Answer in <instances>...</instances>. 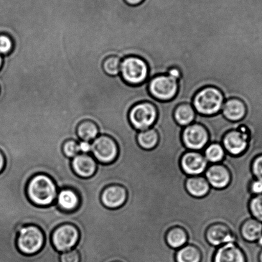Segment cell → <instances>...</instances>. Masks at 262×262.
<instances>
[{
  "label": "cell",
  "mask_w": 262,
  "mask_h": 262,
  "mask_svg": "<svg viewBox=\"0 0 262 262\" xmlns=\"http://www.w3.org/2000/svg\"><path fill=\"white\" fill-rule=\"evenodd\" d=\"M157 132L159 143L151 150L139 146V131L128 119L117 122L106 134L119 147L118 158L108 167L112 184L126 189V202L119 208L126 230L144 254L164 256L172 251L165 241L170 228H184L190 241L200 236L202 198L192 196L185 188L189 176L183 171L180 159L189 149L182 132L170 127Z\"/></svg>",
  "instance_id": "1"
},
{
  "label": "cell",
  "mask_w": 262,
  "mask_h": 262,
  "mask_svg": "<svg viewBox=\"0 0 262 262\" xmlns=\"http://www.w3.org/2000/svg\"><path fill=\"white\" fill-rule=\"evenodd\" d=\"M58 192L57 185L54 180L45 173L33 175L27 182L28 199L37 207H50L55 204Z\"/></svg>",
  "instance_id": "2"
},
{
  "label": "cell",
  "mask_w": 262,
  "mask_h": 262,
  "mask_svg": "<svg viewBox=\"0 0 262 262\" xmlns=\"http://www.w3.org/2000/svg\"><path fill=\"white\" fill-rule=\"evenodd\" d=\"M225 100L222 92L213 86H207L198 91L192 101L196 113L205 116L221 113Z\"/></svg>",
  "instance_id": "3"
},
{
  "label": "cell",
  "mask_w": 262,
  "mask_h": 262,
  "mask_svg": "<svg viewBox=\"0 0 262 262\" xmlns=\"http://www.w3.org/2000/svg\"><path fill=\"white\" fill-rule=\"evenodd\" d=\"M45 242L42 229L34 225H20L16 238V247L20 253L32 256L42 250Z\"/></svg>",
  "instance_id": "4"
},
{
  "label": "cell",
  "mask_w": 262,
  "mask_h": 262,
  "mask_svg": "<svg viewBox=\"0 0 262 262\" xmlns=\"http://www.w3.org/2000/svg\"><path fill=\"white\" fill-rule=\"evenodd\" d=\"M120 76L129 85H141L148 80L149 68L146 61L137 56H127L122 59Z\"/></svg>",
  "instance_id": "5"
},
{
  "label": "cell",
  "mask_w": 262,
  "mask_h": 262,
  "mask_svg": "<svg viewBox=\"0 0 262 262\" xmlns=\"http://www.w3.org/2000/svg\"><path fill=\"white\" fill-rule=\"evenodd\" d=\"M157 109L149 101L137 103L128 113V120L136 130L141 132L152 128L157 119Z\"/></svg>",
  "instance_id": "6"
},
{
  "label": "cell",
  "mask_w": 262,
  "mask_h": 262,
  "mask_svg": "<svg viewBox=\"0 0 262 262\" xmlns=\"http://www.w3.org/2000/svg\"><path fill=\"white\" fill-rule=\"evenodd\" d=\"M177 79L167 75H159L149 80L147 90L152 98L160 101L172 100L179 90V82Z\"/></svg>",
  "instance_id": "7"
},
{
  "label": "cell",
  "mask_w": 262,
  "mask_h": 262,
  "mask_svg": "<svg viewBox=\"0 0 262 262\" xmlns=\"http://www.w3.org/2000/svg\"><path fill=\"white\" fill-rule=\"evenodd\" d=\"M80 232L72 224H63L53 231L51 241L54 248L59 253L72 250L77 245Z\"/></svg>",
  "instance_id": "8"
},
{
  "label": "cell",
  "mask_w": 262,
  "mask_h": 262,
  "mask_svg": "<svg viewBox=\"0 0 262 262\" xmlns=\"http://www.w3.org/2000/svg\"><path fill=\"white\" fill-rule=\"evenodd\" d=\"M91 144V154L100 164H112L118 157V145L113 137L107 135H99Z\"/></svg>",
  "instance_id": "9"
},
{
  "label": "cell",
  "mask_w": 262,
  "mask_h": 262,
  "mask_svg": "<svg viewBox=\"0 0 262 262\" xmlns=\"http://www.w3.org/2000/svg\"><path fill=\"white\" fill-rule=\"evenodd\" d=\"M249 141L248 129L243 125L236 127L223 136L222 144L225 151L232 156L243 154L248 149Z\"/></svg>",
  "instance_id": "10"
},
{
  "label": "cell",
  "mask_w": 262,
  "mask_h": 262,
  "mask_svg": "<svg viewBox=\"0 0 262 262\" xmlns=\"http://www.w3.org/2000/svg\"><path fill=\"white\" fill-rule=\"evenodd\" d=\"M182 141L187 149L202 151L209 144V134L204 126L194 122L183 129Z\"/></svg>",
  "instance_id": "11"
},
{
  "label": "cell",
  "mask_w": 262,
  "mask_h": 262,
  "mask_svg": "<svg viewBox=\"0 0 262 262\" xmlns=\"http://www.w3.org/2000/svg\"><path fill=\"white\" fill-rule=\"evenodd\" d=\"M209 163L202 151L188 150L180 159V166L188 176H199L204 174Z\"/></svg>",
  "instance_id": "12"
},
{
  "label": "cell",
  "mask_w": 262,
  "mask_h": 262,
  "mask_svg": "<svg viewBox=\"0 0 262 262\" xmlns=\"http://www.w3.org/2000/svg\"><path fill=\"white\" fill-rule=\"evenodd\" d=\"M203 175L211 187L216 189H225L231 181L230 170L221 163L209 164Z\"/></svg>",
  "instance_id": "13"
},
{
  "label": "cell",
  "mask_w": 262,
  "mask_h": 262,
  "mask_svg": "<svg viewBox=\"0 0 262 262\" xmlns=\"http://www.w3.org/2000/svg\"><path fill=\"white\" fill-rule=\"evenodd\" d=\"M206 239L210 245L218 248L224 244L235 243L236 238L228 226L223 223L210 225L206 231Z\"/></svg>",
  "instance_id": "14"
},
{
  "label": "cell",
  "mask_w": 262,
  "mask_h": 262,
  "mask_svg": "<svg viewBox=\"0 0 262 262\" xmlns=\"http://www.w3.org/2000/svg\"><path fill=\"white\" fill-rule=\"evenodd\" d=\"M71 167L76 176L89 179L95 174L98 162L90 154H80L71 160Z\"/></svg>",
  "instance_id": "15"
},
{
  "label": "cell",
  "mask_w": 262,
  "mask_h": 262,
  "mask_svg": "<svg viewBox=\"0 0 262 262\" xmlns=\"http://www.w3.org/2000/svg\"><path fill=\"white\" fill-rule=\"evenodd\" d=\"M127 200V191L121 185H108L101 194L102 204L109 209H117L123 206Z\"/></svg>",
  "instance_id": "16"
},
{
  "label": "cell",
  "mask_w": 262,
  "mask_h": 262,
  "mask_svg": "<svg viewBox=\"0 0 262 262\" xmlns=\"http://www.w3.org/2000/svg\"><path fill=\"white\" fill-rule=\"evenodd\" d=\"M213 262H247L244 251L235 243L218 247L213 255Z\"/></svg>",
  "instance_id": "17"
},
{
  "label": "cell",
  "mask_w": 262,
  "mask_h": 262,
  "mask_svg": "<svg viewBox=\"0 0 262 262\" xmlns=\"http://www.w3.org/2000/svg\"><path fill=\"white\" fill-rule=\"evenodd\" d=\"M55 203L63 212H74L80 205V195L72 188L63 187L58 189Z\"/></svg>",
  "instance_id": "18"
},
{
  "label": "cell",
  "mask_w": 262,
  "mask_h": 262,
  "mask_svg": "<svg viewBox=\"0 0 262 262\" xmlns=\"http://www.w3.org/2000/svg\"><path fill=\"white\" fill-rule=\"evenodd\" d=\"M246 111L245 103L243 101L238 98H231L225 100L221 113L227 120L237 122L245 117Z\"/></svg>",
  "instance_id": "19"
},
{
  "label": "cell",
  "mask_w": 262,
  "mask_h": 262,
  "mask_svg": "<svg viewBox=\"0 0 262 262\" xmlns=\"http://www.w3.org/2000/svg\"><path fill=\"white\" fill-rule=\"evenodd\" d=\"M185 188L190 195L194 198H203L209 192L211 186L204 175L189 176L185 182Z\"/></svg>",
  "instance_id": "20"
},
{
  "label": "cell",
  "mask_w": 262,
  "mask_h": 262,
  "mask_svg": "<svg viewBox=\"0 0 262 262\" xmlns=\"http://www.w3.org/2000/svg\"><path fill=\"white\" fill-rule=\"evenodd\" d=\"M241 235L248 243H256L262 236V223L253 217L248 219L241 226Z\"/></svg>",
  "instance_id": "21"
},
{
  "label": "cell",
  "mask_w": 262,
  "mask_h": 262,
  "mask_svg": "<svg viewBox=\"0 0 262 262\" xmlns=\"http://www.w3.org/2000/svg\"><path fill=\"white\" fill-rule=\"evenodd\" d=\"M196 112L193 108L192 104L184 103L180 104L174 109V121L179 125L185 127L194 123Z\"/></svg>",
  "instance_id": "22"
},
{
  "label": "cell",
  "mask_w": 262,
  "mask_h": 262,
  "mask_svg": "<svg viewBox=\"0 0 262 262\" xmlns=\"http://www.w3.org/2000/svg\"><path fill=\"white\" fill-rule=\"evenodd\" d=\"M76 133L80 141L91 142L97 138L100 135V131L95 122L91 120H83L78 124Z\"/></svg>",
  "instance_id": "23"
},
{
  "label": "cell",
  "mask_w": 262,
  "mask_h": 262,
  "mask_svg": "<svg viewBox=\"0 0 262 262\" xmlns=\"http://www.w3.org/2000/svg\"><path fill=\"white\" fill-rule=\"evenodd\" d=\"M165 241L170 248L177 250L187 244V233L184 228L175 226L167 231Z\"/></svg>",
  "instance_id": "24"
},
{
  "label": "cell",
  "mask_w": 262,
  "mask_h": 262,
  "mask_svg": "<svg viewBox=\"0 0 262 262\" xmlns=\"http://www.w3.org/2000/svg\"><path fill=\"white\" fill-rule=\"evenodd\" d=\"M176 262H202V255L199 249L190 244H186L177 249L175 253Z\"/></svg>",
  "instance_id": "25"
},
{
  "label": "cell",
  "mask_w": 262,
  "mask_h": 262,
  "mask_svg": "<svg viewBox=\"0 0 262 262\" xmlns=\"http://www.w3.org/2000/svg\"><path fill=\"white\" fill-rule=\"evenodd\" d=\"M159 141V136L154 128L139 132L137 136V141L139 146L145 150H151L157 146Z\"/></svg>",
  "instance_id": "26"
},
{
  "label": "cell",
  "mask_w": 262,
  "mask_h": 262,
  "mask_svg": "<svg viewBox=\"0 0 262 262\" xmlns=\"http://www.w3.org/2000/svg\"><path fill=\"white\" fill-rule=\"evenodd\" d=\"M203 154L209 164H218L222 162L226 151L222 144L210 143L203 149Z\"/></svg>",
  "instance_id": "27"
},
{
  "label": "cell",
  "mask_w": 262,
  "mask_h": 262,
  "mask_svg": "<svg viewBox=\"0 0 262 262\" xmlns=\"http://www.w3.org/2000/svg\"><path fill=\"white\" fill-rule=\"evenodd\" d=\"M122 59L118 55L107 56L103 60L102 68L104 72L110 76H117L120 75Z\"/></svg>",
  "instance_id": "28"
},
{
  "label": "cell",
  "mask_w": 262,
  "mask_h": 262,
  "mask_svg": "<svg viewBox=\"0 0 262 262\" xmlns=\"http://www.w3.org/2000/svg\"><path fill=\"white\" fill-rule=\"evenodd\" d=\"M252 217L262 223V194L253 195L249 203Z\"/></svg>",
  "instance_id": "29"
},
{
  "label": "cell",
  "mask_w": 262,
  "mask_h": 262,
  "mask_svg": "<svg viewBox=\"0 0 262 262\" xmlns=\"http://www.w3.org/2000/svg\"><path fill=\"white\" fill-rule=\"evenodd\" d=\"M62 150L63 155L71 160L80 154L78 141L75 139L66 140L62 144Z\"/></svg>",
  "instance_id": "30"
},
{
  "label": "cell",
  "mask_w": 262,
  "mask_h": 262,
  "mask_svg": "<svg viewBox=\"0 0 262 262\" xmlns=\"http://www.w3.org/2000/svg\"><path fill=\"white\" fill-rule=\"evenodd\" d=\"M14 47L13 39L9 35L0 34V55L6 56L12 52Z\"/></svg>",
  "instance_id": "31"
},
{
  "label": "cell",
  "mask_w": 262,
  "mask_h": 262,
  "mask_svg": "<svg viewBox=\"0 0 262 262\" xmlns=\"http://www.w3.org/2000/svg\"><path fill=\"white\" fill-rule=\"evenodd\" d=\"M251 172L254 179L262 182V154L256 156L252 162Z\"/></svg>",
  "instance_id": "32"
},
{
  "label": "cell",
  "mask_w": 262,
  "mask_h": 262,
  "mask_svg": "<svg viewBox=\"0 0 262 262\" xmlns=\"http://www.w3.org/2000/svg\"><path fill=\"white\" fill-rule=\"evenodd\" d=\"M60 262H80V255L79 252L74 248L72 250L60 253Z\"/></svg>",
  "instance_id": "33"
},
{
  "label": "cell",
  "mask_w": 262,
  "mask_h": 262,
  "mask_svg": "<svg viewBox=\"0 0 262 262\" xmlns=\"http://www.w3.org/2000/svg\"><path fill=\"white\" fill-rule=\"evenodd\" d=\"M249 191L253 195L262 194V182L255 179L252 180L249 185Z\"/></svg>",
  "instance_id": "34"
},
{
  "label": "cell",
  "mask_w": 262,
  "mask_h": 262,
  "mask_svg": "<svg viewBox=\"0 0 262 262\" xmlns=\"http://www.w3.org/2000/svg\"><path fill=\"white\" fill-rule=\"evenodd\" d=\"M79 149L81 154H91V149H92V144L91 142L79 141H78Z\"/></svg>",
  "instance_id": "35"
},
{
  "label": "cell",
  "mask_w": 262,
  "mask_h": 262,
  "mask_svg": "<svg viewBox=\"0 0 262 262\" xmlns=\"http://www.w3.org/2000/svg\"><path fill=\"white\" fill-rule=\"evenodd\" d=\"M165 75L171 76V77L177 79L178 81L180 80L182 76L181 72H180L179 69L176 67H172L168 69Z\"/></svg>",
  "instance_id": "36"
},
{
  "label": "cell",
  "mask_w": 262,
  "mask_h": 262,
  "mask_svg": "<svg viewBox=\"0 0 262 262\" xmlns=\"http://www.w3.org/2000/svg\"><path fill=\"white\" fill-rule=\"evenodd\" d=\"M6 156H5V155L3 152V151H2L1 149H0V174L2 172H3V170L5 169V167H6Z\"/></svg>",
  "instance_id": "37"
},
{
  "label": "cell",
  "mask_w": 262,
  "mask_h": 262,
  "mask_svg": "<svg viewBox=\"0 0 262 262\" xmlns=\"http://www.w3.org/2000/svg\"><path fill=\"white\" fill-rule=\"evenodd\" d=\"M127 4L129 5L132 6H138L140 4H141L144 0H124Z\"/></svg>",
  "instance_id": "38"
},
{
  "label": "cell",
  "mask_w": 262,
  "mask_h": 262,
  "mask_svg": "<svg viewBox=\"0 0 262 262\" xmlns=\"http://www.w3.org/2000/svg\"><path fill=\"white\" fill-rule=\"evenodd\" d=\"M256 243L257 245L259 247V248H262V236L258 239V241H257Z\"/></svg>",
  "instance_id": "39"
},
{
  "label": "cell",
  "mask_w": 262,
  "mask_h": 262,
  "mask_svg": "<svg viewBox=\"0 0 262 262\" xmlns=\"http://www.w3.org/2000/svg\"><path fill=\"white\" fill-rule=\"evenodd\" d=\"M4 63V57L2 55H0V70L2 68V66H3Z\"/></svg>",
  "instance_id": "40"
},
{
  "label": "cell",
  "mask_w": 262,
  "mask_h": 262,
  "mask_svg": "<svg viewBox=\"0 0 262 262\" xmlns=\"http://www.w3.org/2000/svg\"><path fill=\"white\" fill-rule=\"evenodd\" d=\"M258 261L262 262V248L258 254Z\"/></svg>",
  "instance_id": "41"
},
{
  "label": "cell",
  "mask_w": 262,
  "mask_h": 262,
  "mask_svg": "<svg viewBox=\"0 0 262 262\" xmlns=\"http://www.w3.org/2000/svg\"><path fill=\"white\" fill-rule=\"evenodd\" d=\"M113 262H121V261H113Z\"/></svg>",
  "instance_id": "42"
}]
</instances>
